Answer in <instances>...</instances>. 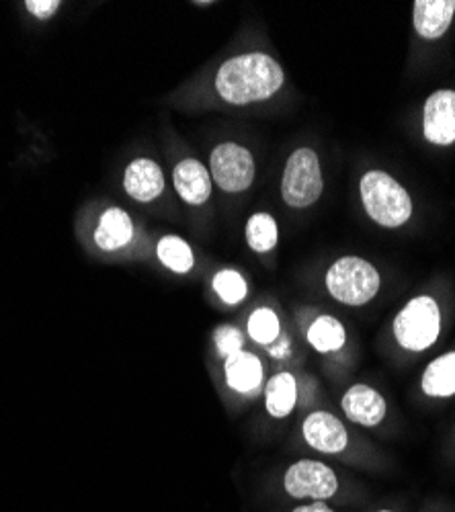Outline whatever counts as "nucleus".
<instances>
[{"label": "nucleus", "instance_id": "nucleus-16", "mask_svg": "<svg viewBox=\"0 0 455 512\" xmlns=\"http://www.w3.org/2000/svg\"><path fill=\"white\" fill-rule=\"evenodd\" d=\"M423 392L431 398H449L455 394V353L435 359L425 369Z\"/></svg>", "mask_w": 455, "mask_h": 512}, {"label": "nucleus", "instance_id": "nucleus-21", "mask_svg": "<svg viewBox=\"0 0 455 512\" xmlns=\"http://www.w3.org/2000/svg\"><path fill=\"white\" fill-rule=\"evenodd\" d=\"M279 330H281L279 318L269 308H261L248 318V334H251L253 340H257L259 345H271L279 336Z\"/></svg>", "mask_w": 455, "mask_h": 512}, {"label": "nucleus", "instance_id": "nucleus-19", "mask_svg": "<svg viewBox=\"0 0 455 512\" xmlns=\"http://www.w3.org/2000/svg\"><path fill=\"white\" fill-rule=\"evenodd\" d=\"M158 259L173 273H189L193 267V252L179 236H164L158 242Z\"/></svg>", "mask_w": 455, "mask_h": 512}, {"label": "nucleus", "instance_id": "nucleus-6", "mask_svg": "<svg viewBox=\"0 0 455 512\" xmlns=\"http://www.w3.org/2000/svg\"><path fill=\"white\" fill-rule=\"evenodd\" d=\"M210 170L216 185L226 193H240L255 181V160L246 148L226 142L210 156Z\"/></svg>", "mask_w": 455, "mask_h": 512}, {"label": "nucleus", "instance_id": "nucleus-7", "mask_svg": "<svg viewBox=\"0 0 455 512\" xmlns=\"http://www.w3.org/2000/svg\"><path fill=\"white\" fill-rule=\"evenodd\" d=\"M283 484L289 496L316 498V500L333 498L339 488L333 469L320 461H310V459L298 461L289 467Z\"/></svg>", "mask_w": 455, "mask_h": 512}, {"label": "nucleus", "instance_id": "nucleus-3", "mask_svg": "<svg viewBox=\"0 0 455 512\" xmlns=\"http://www.w3.org/2000/svg\"><path fill=\"white\" fill-rule=\"evenodd\" d=\"M330 295L347 306H363L380 291V273L359 256H343L326 273Z\"/></svg>", "mask_w": 455, "mask_h": 512}, {"label": "nucleus", "instance_id": "nucleus-23", "mask_svg": "<svg viewBox=\"0 0 455 512\" xmlns=\"http://www.w3.org/2000/svg\"><path fill=\"white\" fill-rule=\"evenodd\" d=\"M214 340H216V347H218V353L228 359L236 353L242 351V345H244V338H242V332L234 326H220L214 334Z\"/></svg>", "mask_w": 455, "mask_h": 512}, {"label": "nucleus", "instance_id": "nucleus-20", "mask_svg": "<svg viewBox=\"0 0 455 512\" xmlns=\"http://www.w3.org/2000/svg\"><path fill=\"white\" fill-rule=\"evenodd\" d=\"M279 230L277 222L269 213H255V216L246 224V242L257 252H269L277 246Z\"/></svg>", "mask_w": 455, "mask_h": 512}, {"label": "nucleus", "instance_id": "nucleus-15", "mask_svg": "<svg viewBox=\"0 0 455 512\" xmlns=\"http://www.w3.org/2000/svg\"><path fill=\"white\" fill-rule=\"evenodd\" d=\"M134 238V224L130 216L119 207L107 209L95 230V242L101 250H119Z\"/></svg>", "mask_w": 455, "mask_h": 512}, {"label": "nucleus", "instance_id": "nucleus-17", "mask_svg": "<svg viewBox=\"0 0 455 512\" xmlns=\"http://www.w3.org/2000/svg\"><path fill=\"white\" fill-rule=\"evenodd\" d=\"M265 402L267 410L273 418H285L289 412L294 410L296 400H298V383L294 375L289 373H279L275 375L265 390Z\"/></svg>", "mask_w": 455, "mask_h": 512}, {"label": "nucleus", "instance_id": "nucleus-25", "mask_svg": "<svg viewBox=\"0 0 455 512\" xmlns=\"http://www.w3.org/2000/svg\"><path fill=\"white\" fill-rule=\"evenodd\" d=\"M294 512H335V510L330 508V506H326L322 500H318V502H314V504L300 506V508H296Z\"/></svg>", "mask_w": 455, "mask_h": 512}, {"label": "nucleus", "instance_id": "nucleus-12", "mask_svg": "<svg viewBox=\"0 0 455 512\" xmlns=\"http://www.w3.org/2000/svg\"><path fill=\"white\" fill-rule=\"evenodd\" d=\"M123 187L136 201H154L164 191V175L160 166L150 158H138L126 168Z\"/></svg>", "mask_w": 455, "mask_h": 512}, {"label": "nucleus", "instance_id": "nucleus-26", "mask_svg": "<svg viewBox=\"0 0 455 512\" xmlns=\"http://www.w3.org/2000/svg\"><path fill=\"white\" fill-rule=\"evenodd\" d=\"M380 512H392V510H380Z\"/></svg>", "mask_w": 455, "mask_h": 512}, {"label": "nucleus", "instance_id": "nucleus-18", "mask_svg": "<svg viewBox=\"0 0 455 512\" xmlns=\"http://www.w3.org/2000/svg\"><path fill=\"white\" fill-rule=\"evenodd\" d=\"M308 343L318 353H333L345 347L347 332L345 326L333 316H320L308 328Z\"/></svg>", "mask_w": 455, "mask_h": 512}, {"label": "nucleus", "instance_id": "nucleus-2", "mask_svg": "<svg viewBox=\"0 0 455 512\" xmlns=\"http://www.w3.org/2000/svg\"><path fill=\"white\" fill-rule=\"evenodd\" d=\"M361 199L367 216L384 228H400L412 216L406 189L382 170H369L361 179Z\"/></svg>", "mask_w": 455, "mask_h": 512}, {"label": "nucleus", "instance_id": "nucleus-13", "mask_svg": "<svg viewBox=\"0 0 455 512\" xmlns=\"http://www.w3.org/2000/svg\"><path fill=\"white\" fill-rule=\"evenodd\" d=\"M455 0H417L415 29L423 39H439L451 25Z\"/></svg>", "mask_w": 455, "mask_h": 512}, {"label": "nucleus", "instance_id": "nucleus-22", "mask_svg": "<svg viewBox=\"0 0 455 512\" xmlns=\"http://www.w3.org/2000/svg\"><path fill=\"white\" fill-rule=\"evenodd\" d=\"M214 289L216 293L222 297V302L234 306L238 302H242L246 293H248V287H246V281L242 279L240 273L232 271V269H226V271H220L216 277H214Z\"/></svg>", "mask_w": 455, "mask_h": 512}, {"label": "nucleus", "instance_id": "nucleus-24", "mask_svg": "<svg viewBox=\"0 0 455 512\" xmlns=\"http://www.w3.org/2000/svg\"><path fill=\"white\" fill-rule=\"evenodd\" d=\"M25 7L37 19H50L58 13L62 3H60V0H27Z\"/></svg>", "mask_w": 455, "mask_h": 512}, {"label": "nucleus", "instance_id": "nucleus-9", "mask_svg": "<svg viewBox=\"0 0 455 512\" xmlns=\"http://www.w3.org/2000/svg\"><path fill=\"white\" fill-rule=\"evenodd\" d=\"M304 439L320 453H341L349 441L343 422L328 412H314L304 420Z\"/></svg>", "mask_w": 455, "mask_h": 512}, {"label": "nucleus", "instance_id": "nucleus-11", "mask_svg": "<svg viewBox=\"0 0 455 512\" xmlns=\"http://www.w3.org/2000/svg\"><path fill=\"white\" fill-rule=\"evenodd\" d=\"M343 412L349 420L363 426H378L386 416V400L374 388L357 383L341 400Z\"/></svg>", "mask_w": 455, "mask_h": 512}, {"label": "nucleus", "instance_id": "nucleus-1", "mask_svg": "<svg viewBox=\"0 0 455 512\" xmlns=\"http://www.w3.org/2000/svg\"><path fill=\"white\" fill-rule=\"evenodd\" d=\"M283 84L281 66L267 54H242L222 64L216 91L230 105H251L271 99Z\"/></svg>", "mask_w": 455, "mask_h": 512}, {"label": "nucleus", "instance_id": "nucleus-8", "mask_svg": "<svg viewBox=\"0 0 455 512\" xmlns=\"http://www.w3.org/2000/svg\"><path fill=\"white\" fill-rule=\"evenodd\" d=\"M423 134L435 146H451L455 142V91H437L427 99Z\"/></svg>", "mask_w": 455, "mask_h": 512}, {"label": "nucleus", "instance_id": "nucleus-10", "mask_svg": "<svg viewBox=\"0 0 455 512\" xmlns=\"http://www.w3.org/2000/svg\"><path fill=\"white\" fill-rule=\"evenodd\" d=\"M175 189L189 205H203L212 197L210 170L195 158H185L173 170Z\"/></svg>", "mask_w": 455, "mask_h": 512}, {"label": "nucleus", "instance_id": "nucleus-5", "mask_svg": "<svg viewBox=\"0 0 455 512\" xmlns=\"http://www.w3.org/2000/svg\"><path fill=\"white\" fill-rule=\"evenodd\" d=\"M281 195L296 209L310 207L322 195V170L314 150L300 148L287 158L281 181Z\"/></svg>", "mask_w": 455, "mask_h": 512}, {"label": "nucleus", "instance_id": "nucleus-4", "mask_svg": "<svg viewBox=\"0 0 455 512\" xmlns=\"http://www.w3.org/2000/svg\"><path fill=\"white\" fill-rule=\"evenodd\" d=\"M441 330V314L433 297H415L394 320V336L406 351H427Z\"/></svg>", "mask_w": 455, "mask_h": 512}, {"label": "nucleus", "instance_id": "nucleus-14", "mask_svg": "<svg viewBox=\"0 0 455 512\" xmlns=\"http://www.w3.org/2000/svg\"><path fill=\"white\" fill-rule=\"evenodd\" d=\"M226 381L234 392L240 394H253L261 388L263 383V365L251 353H236L226 359Z\"/></svg>", "mask_w": 455, "mask_h": 512}]
</instances>
